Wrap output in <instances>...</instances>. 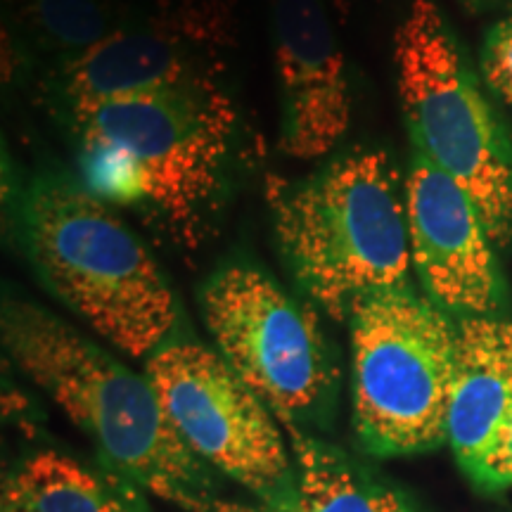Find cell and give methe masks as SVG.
Returning <instances> with one entry per match:
<instances>
[{
  "instance_id": "7a4b0ae2",
  "label": "cell",
  "mask_w": 512,
  "mask_h": 512,
  "mask_svg": "<svg viewBox=\"0 0 512 512\" xmlns=\"http://www.w3.org/2000/svg\"><path fill=\"white\" fill-rule=\"evenodd\" d=\"M81 181L145 211L178 245L200 240L226 185L238 112L221 81L102 102L72 114Z\"/></svg>"
},
{
  "instance_id": "5bb4252c",
  "label": "cell",
  "mask_w": 512,
  "mask_h": 512,
  "mask_svg": "<svg viewBox=\"0 0 512 512\" xmlns=\"http://www.w3.org/2000/svg\"><path fill=\"white\" fill-rule=\"evenodd\" d=\"M5 24L24 53L53 69L100 46L133 17V0H3Z\"/></svg>"
},
{
  "instance_id": "d6986e66",
  "label": "cell",
  "mask_w": 512,
  "mask_h": 512,
  "mask_svg": "<svg viewBox=\"0 0 512 512\" xmlns=\"http://www.w3.org/2000/svg\"><path fill=\"white\" fill-rule=\"evenodd\" d=\"M465 3H470V5H494V3H503V0H465Z\"/></svg>"
},
{
  "instance_id": "4fadbf2b",
  "label": "cell",
  "mask_w": 512,
  "mask_h": 512,
  "mask_svg": "<svg viewBox=\"0 0 512 512\" xmlns=\"http://www.w3.org/2000/svg\"><path fill=\"white\" fill-rule=\"evenodd\" d=\"M285 427L294 458L290 486L271 501H219L214 512H413L399 491L356 470L337 448Z\"/></svg>"
},
{
  "instance_id": "30bf717a",
  "label": "cell",
  "mask_w": 512,
  "mask_h": 512,
  "mask_svg": "<svg viewBox=\"0 0 512 512\" xmlns=\"http://www.w3.org/2000/svg\"><path fill=\"white\" fill-rule=\"evenodd\" d=\"M403 185L413 271L427 297L456 320L501 316L498 245L475 200L418 155Z\"/></svg>"
},
{
  "instance_id": "9a60e30c",
  "label": "cell",
  "mask_w": 512,
  "mask_h": 512,
  "mask_svg": "<svg viewBox=\"0 0 512 512\" xmlns=\"http://www.w3.org/2000/svg\"><path fill=\"white\" fill-rule=\"evenodd\" d=\"M5 505L24 512H136L112 484L57 451L24 460L5 486Z\"/></svg>"
},
{
  "instance_id": "ffe728a7",
  "label": "cell",
  "mask_w": 512,
  "mask_h": 512,
  "mask_svg": "<svg viewBox=\"0 0 512 512\" xmlns=\"http://www.w3.org/2000/svg\"><path fill=\"white\" fill-rule=\"evenodd\" d=\"M3 512H24V510H19V508H12V505H3Z\"/></svg>"
},
{
  "instance_id": "277c9868",
  "label": "cell",
  "mask_w": 512,
  "mask_h": 512,
  "mask_svg": "<svg viewBox=\"0 0 512 512\" xmlns=\"http://www.w3.org/2000/svg\"><path fill=\"white\" fill-rule=\"evenodd\" d=\"M287 271L309 302L344 320L361 299L411 287L406 185L384 150L358 147L299 181L268 183Z\"/></svg>"
},
{
  "instance_id": "9c48e42d",
  "label": "cell",
  "mask_w": 512,
  "mask_h": 512,
  "mask_svg": "<svg viewBox=\"0 0 512 512\" xmlns=\"http://www.w3.org/2000/svg\"><path fill=\"white\" fill-rule=\"evenodd\" d=\"M238 0H155L100 46L50 76L67 117L102 102L221 81Z\"/></svg>"
},
{
  "instance_id": "ba28073f",
  "label": "cell",
  "mask_w": 512,
  "mask_h": 512,
  "mask_svg": "<svg viewBox=\"0 0 512 512\" xmlns=\"http://www.w3.org/2000/svg\"><path fill=\"white\" fill-rule=\"evenodd\" d=\"M145 375L185 446L211 470L271 501L290 486L294 458L278 415L216 349L171 335L145 361Z\"/></svg>"
},
{
  "instance_id": "ac0fdd59",
  "label": "cell",
  "mask_w": 512,
  "mask_h": 512,
  "mask_svg": "<svg viewBox=\"0 0 512 512\" xmlns=\"http://www.w3.org/2000/svg\"><path fill=\"white\" fill-rule=\"evenodd\" d=\"M508 472H510V486H512V425L508 432Z\"/></svg>"
},
{
  "instance_id": "e0dca14e",
  "label": "cell",
  "mask_w": 512,
  "mask_h": 512,
  "mask_svg": "<svg viewBox=\"0 0 512 512\" xmlns=\"http://www.w3.org/2000/svg\"><path fill=\"white\" fill-rule=\"evenodd\" d=\"M332 12H335L339 24H347L351 12H354V0H328Z\"/></svg>"
},
{
  "instance_id": "8992f818",
  "label": "cell",
  "mask_w": 512,
  "mask_h": 512,
  "mask_svg": "<svg viewBox=\"0 0 512 512\" xmlns=\"http://www.w3.org/2000/svg\"><path fill=\"white\" fill-rule=\"evenodd\" d=\"M349 332L361 444L382 458L444 444L458 320L411 285L361 299Z\"/></svg>"
},
{
  "instance_id": "8fae6325",
  "label": "cell",
  "mask_w": 512,
  "mask_h": 512,
  "mask_svg": "<svg viewBox=\"0 0 512 512\" xmlns=\"http://www.w3.org/2000/svg\"><path fill=\"white\" fill-rule=\"evenodd\" d=\"M328 0H268L283 121L290 157H328L351 124L347 57Z\"/></svg>"
},
{
  "instance_id": "5b68a950",
  "label": "cell",
  "mask_w": 512,
  "mask_h": 512,
  "mask_svg": "<svg viewBox=\"0 0 512 512\" xmlns=\"http://www.w3.org/2000/svg\"><path fill=\"white\" fill-rule=\"evenodd\" d=\"M394 67L413 155L453 178L496 245L512 240V140L437 0H411L394 31Z\"/></svg>"
},
{
  "instance_id": "7c38bea8",
  "label": "cell",
  "mask_w": 512,
  "mask_h": 512,
  "mask_svg": "<svg viewBox=\"0 0 512 512\" xmlns=\"http://www.w3.org/2000/svg\"><path fill=\"white\" fill-rule=\"evenodd\" d=\"M512 323L501 316L458 320V349L446 441L460 467L484 489L510 486Z\"/></svg>"
},
{
  "instance_id": "3957f363",
  "label": "cell",
  "mask_w": 512,
  "mask_h": 512,
  "mask_svg": "<svg viewBox=\"0 0 512 512\" xmlns=\"http://www.w3.org/2000/svg\"><path fill=\"white\" fill-rule=\"evenodd\" d=\"M15 228L43 285L112 347L147 361L176 335V294L155 256L79 178H34Z\"/></svg>"
},
{
  "instance_id": "2e32d148",
  "label": "cell",
  "mask_w": 512,
  "mask_h": 512,
  "mask_svg": "<svg viewBox=\"0 0 512 512\" xmlns=\"http://www.w3.org/2000/svg\"><path fill=\"white\" fill-rule=\"evenodd\" d=\"M482 74L491 91L512 107V15L496 22L486 36Z\"/></svg>"
},
{
  "instance_id": "6da1fadb",
  "label": "cell",
  "mask_w": 512,
  "mask_h": 512,
  "mask_svg": "<svg viewBox=\"0 0 512 512\" xmlns=\"http://www.w3.org/2000/svg\"><path fill=\"white\" fill-rule=\"evenodd\" d=\"M3 344L121 477L188 512H214L209 467L185 446L147 380L34 302L5 297Z\"/></svg>"
},
{
  "instance_id": "52a82bcc",
  "label": "cell",
  "mask_w": 512,
  "mask_h": 512,
  "mask_svg": "<svg viewBox=\"0 0 512 512\" xmlns=\"http://www.w3.org/2000/svg\"><path fill=\"white\" fill-rule=\"evenodd\" d=\"M200 306L216 351L280 422L311 418L330 401L337 366L318 313L271 273L247 261L221 266Z\"/></svg>"
}]
</instances>
